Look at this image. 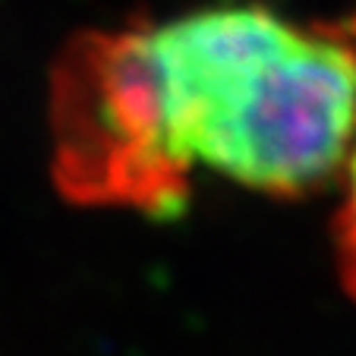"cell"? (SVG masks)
Segmentation results:
<instances>
[{"mask_svg": "<svg viewBox=\"0 0 356 356\" xmlns=\"http://www.w3.org/2000/svg\"><path fill=\"white\" fill-rule=\"evenodd\" d=\"M164 133L180 164L300 199L343 170L356 139V38L262 3L148 22Z\"/></svg>", "mask_w": 356, "mask_h": 356, "instance_id": "1", "label": "cell"}, {"mask_svg": "<svg viewBox=\"0 0 356 356\" xmlns=\"http://www.w3.org/2000/svg\"><path fill=\"white\" fill-rule=\"evenodd\" d=\"M51 174L63 199L168 221L193 193L164 133L145 19L70 38L51 73Z\"/></svg>", "mask_w": 356, "mask_h": 356, "instance_id": "2", "label": "cell"}, {"mask_svg": "<svg viewBox=\"0 0 356 356\" xmlns=\"http://www.w3.org/2000/svg\"><path fill=\"white\" fill-rule=\"evenodd\" d=\"M341 174H343V195L334 215V252L343 287L356 300V139Z\"/></svg>", "mask_w": 356, "mask_h": 356, "instance_id": "3", "label": "cell"}]
</instances>
